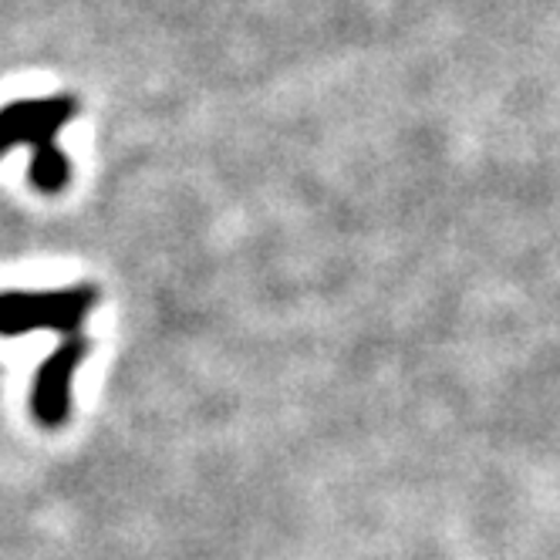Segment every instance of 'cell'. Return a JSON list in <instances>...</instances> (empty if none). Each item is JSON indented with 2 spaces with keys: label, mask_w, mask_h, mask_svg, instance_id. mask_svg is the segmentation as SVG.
<instances>
[{
  "label": "cell",
  "mask_w": 560,
  "mask_h": 560,
  "mask_svg": "<svg viewBox=\"0 0 560 560\" xmlns=\"http://www.w3.org/2000/svg\"><path fill=\"white\" fill-rule=\"evenodd\" d=\"M92 351V341L82 335H68L34 375L31 388V412L45 429H61L71 416V385L74 372L82 369V362Z\"/></svg>",
  "instance_id": "obj_3"
},
{
  "label": "cell",
  "mask_w": 560,
  "mask_h": 560,
  "mask_svg": "<svg viewBox=\"0 0 560 560\" xmlns=\"http://www.w3.org/2000/svg\"><path fill=\"white\" fill-rule=\"evenodd\" d=\"M78 115V98H21L0 108V152L31 145V183L42 192H61L71 179V166L58 149V129Z\"/></svg>",
  "instance_id": "obj_1"
},
{
  "label": "cell",
  "mask_w": 560,
  "mask_h": 560,
  "mask_svg": "<svg viewBox=\"0 0 560 560\" xmlns=\"http://www.w3.org/2000/svg\"><path fill=\"white\" fill-rule=\"evenodd\" d=\"M102 294L92 284L58 291H0V335L21 338L31 331L78 335L85 317L98 307Z\"/></svg>",
  "instance_id": "obj_2"
}]
</instances>
